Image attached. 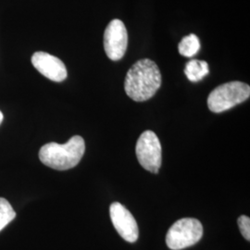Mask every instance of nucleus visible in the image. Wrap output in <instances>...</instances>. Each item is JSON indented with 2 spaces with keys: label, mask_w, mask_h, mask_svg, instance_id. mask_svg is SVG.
Instances as JSON below:
<instances>
[{
  "label": "nucleus",
  "mask_w": 250,
  "mask_h": 250,
  "mask_svg": "<svg viewBox=\"0 0 250 250\" xmlns=\"http://www.w3.org/2000/svg\"><path fill=\"white\" fill-rule=\"evenodd\" d=\"M249 84L234 81L216 87L208 98V107L214 113H221L250 99Z\"/></svg>",
  "instance_id": "obj_3"
},
{
  "label": "nucleus",
  "mask_w": 250,
  "mask_h": 250,
  "mask_svg": "<svg viewBox=\"0 0 250 250\" xmlns=\"http://www.w3.org/2000/svg\"><path fill=\"white\" fill-rule=\"evenodd\" d=\"M128 45V34L121 20H112L104 33V49L108 59L120 61L124 58Z\"/></svg>",
  "instance_id": "obj_6"
},
{
  "label": "nucleus",
  "mask_w": 250,
  "mask_h": 250,
  "mask_svg": "<svg viewBox=\"0 0 250 250\" xmlns=\"http://www.w3.org/2000/svg\"><path fill=\"white\" fill-rule=\"evenodd\" d=\"M137 160L145 170L158 173L162 163V150L160 139L152 131L140 135L135 146Z\"/></svg>",
  "instance_id": "obj_5"
},
{
  "label": "nucleus",
  "mask_w": 250,
  "mask_h": 250,
  "mask_svg": "<svg viewBox=\"0 0 250 250\" xmlns=\"http://www.w3.org/2000/svg\"><path fill=\"white\" fill-rule=\"evenodd\" d=\"M238 227L240 229L242 235L247 239L248 241L250 240V217L246 215H242L237 220Z\"/></svg>",
  "instance_id": "obj_12"
},
{
  "label": "nucleus",
  "mask_w": 250,
  "mask_h": 250,
  "mask_svg": "<svg viewBox=\"0 0 250 250\" xmlns=\"http://www.w3.org/2000/svg\"><path fill=\"white\" fill-rule=\"evenodd\" d=\"M199 49H200L199 38L194 34L185 36L179 43V53L187 58L194 57L195 55H197Z\"/></svg>",
  "instance_id": "obj_10"
},
{
  "label": "nucleus",
  "mask_w": 250,
  "mask_h": 250,
  "mask_svg": "<svg viewBox=\"0 0 250 250\" xmlns=\"http://www.w3.org/2000/svg\"><path fill=\"white\" fill-rule=\"evenodd\" d=\"M16 217V212L9 204V201L0 197V231H2L8 224Z\"/></svg>",
  "instance_id": "obj_11"
},
{
  "label": "nucleus",
  "mask_w": 250,
  "mask_h": 250,
  "mask_svg": "<svg viewBox=\"0 0 250 250\" xmlns=\"http://www.w3.org/2000/svg\"><path fill=\"white\" fill-rule=\"evenodd\" d=\"M110 219L118 233L125 241L134 243L138 239L139 230L132 213L119 202H114L109 208Z\"/></svg>",
  "instance_id": "obj_7"
},
{
  "label": "nucleus",
  "mask_w": 250,
  "mask_h": 250,
  "mask_svg": "<svg viewBox=\"0 0 250 250\" xmlns=\"http://www.w3.org/2000/svg\"><path fill=\"white\" fill-rule=\"evenodd\" d=\"M161 85V71L158 65L148 59L134 63L125 77V92L136 102L151 99Z\"/></svg>",
  "instance_id": "obj_1"
},
{
  "label": "nucleus",
  "mask_w": 250,
  "mask_h": 250,
  "mask_svg": "<svg viewBox=\"0 0 250 250\" xmlns=\"http://www.w3.org/2000/svg\"><path fill=\"white\" fill-rule=\"evenodd\" d=\"M32 63L42 75L53 82H62L67 78L65 64L57 57L46 52L38 51L33 55Z\"/></svg>",
  "instance_id": "obj_8"
},
{
  "label": "nucleus",
  "mask_w": 250,
  "mask_h": 250,
  "mask_svg": "<svg viewBox=\"0 0 250 250\" xmlns=\"http://www.w3.org/2000/svg\"><path fill=\"white\" fill-rule=\"evenodd\" d=\"M85 151V144L79 135L72 136L64 145L48 143L39 151V159L45 166L54 170H70L78 165Z\"/></svg>",
  "instance_id": "obj_2"
},
{
  "label": "nucleus",
  "mask_w": 250,
  "mask_h": 250,
  "mask_svg": "<svg viewBox=\"0 0 250 250\" xmlns=\"http://www.w3.org/2000/svg\"><path fill=\"white\" fill-rule=\"evenodd\" d=\"M3 114H2V112L0 111V125H1V123H2V121H3Z\"/></svg>",
  "instance_id": "obj_13"
},
{
  "label": "nucleus",
  "mask_w": 250,
  "mask_h": 250,
  "mask_svg": "<svg viewBox=\"0 0 250 250\" xmlns=\"http://www.w3.org/2000/svg\"><path fill=\"white\" fill-rule=\"evenodd\" d=\"M202 236V224L194 218H184L171 225L166 235V244L170 250H184L197 244Z\"/></svg>",
  "instance_id": "obj_4"
},
{
  "label": "nucleus",
  "mask_w": 250,
  "mask_h": 250,
  "mask_svg": "<svg viewBox=\"0 0 250 250\" xmlns=\"http://www.w3.org/2000/svg\"><path fill=\"white\" fill-rule=\"evenodd\" d=\"M208 72H209L208 64L204 61L191 60L187 63L185 68V73L188 80L193 83H197L202 80L208 74Z\"/></svg>",
  "instance_id": "obj_9"
}]
</instances>
